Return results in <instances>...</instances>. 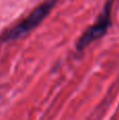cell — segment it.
<instances>
[{"mask_svg":"<svg viewBox=\"0 0 119 120\" xmlns=\"http://www.w3.org/2000/svg\"><path fill=\"white\" fill-rule=\"evenodd\" d=\"M56 3L57 0L44 1L39 6H37L32 13H30L24 19H22L20 22L3 32L0 36V40L2 42L13 41V40L18 39V38L22 37L23 35L27 34L29 32H31L44 20V18L51 13V11L56 5Z\"/></svg>","mask_w":119,"mask_h":120,"instance_id":"6da1fadb","label":"cell"},{"mask_svg":"<svg viewBox=\"0 0 119 120\" xmlns=\"http://www.w3.org/2000/svg\"><path fill=\"white\" fill-rule=\"evenodd\" d=\"M114 0H108L103 6L102 12L98 16L97 21L93 25L88 27L86 32L82 34V36L79 38V40L76 43V48L79 52L89 46L92 42L100 39L103 37L108 30L110 29L112 23V10H113Z\"/></svg>","mask_w":119,"mask_h":120,"instance_id":"7a4b0ae2","label":"cell"}]
</instances>
